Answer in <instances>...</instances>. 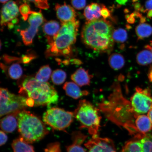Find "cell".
Masks as SVG:
<instances>
[{
	"instance_id": "obj_28",
	"label": "cell",
	"mask_w": 152,
	"mask_h": 152,
	"mask_svg": "<svg viewBox=\"0 0 152 152\" xmlns=\"http://www.w3.org/2000/svg\"><path fill=\"white\" fill-rule=\"evenodd\" d=\"M66 75V72L62 69H58L53 72L51 79L53 83L56 85H60L65 81Z\"/></svg>"
},
{
	"instance_id": "obj_16",
	"label": "cell",
	"mask_w": 152,
	"mask_h": 152,
	"mask_svg": "<svg viewBox=\"0 0 152 152\" xmlns=\"http://www.w3.org/2000/svg\"><path fill=\"white\" fill-rule=\"evenodd\" d=\"M92 77L88 71L82 68H79L71 76L72 80L80 86L90 85Z\"/></svg>"
},
{
	"instance_id": "obj_29",
	"label": "cell",
	"mask_w": 152,
	"mask_h": 152,
	"mask_svg": "<svg viewBox=\"0 0 152 152\" xmlns=\"http://www.w3.org/2000/svg\"><path fill=\"white\" fill-rule=\"evenodd\" d=\"M113 37L114 41L119 43L124 42L128 38L127 31L122 28H119L113 31Z\"/></svg>"
},
{
	"instance_id": "obj_20",
	"label": "cell",
	"mask_w": 152,
	"mask_h": 152,
	"mask_svg": "<svg viewBox=\"0 0 152 152\" xmlns=\"http://www.w3.org/2000/svg\"><path fill=\"white\" fill-rule=\"evenodd\" d=\"M135 125L139 132L142 134H147L152 129L151 120L145 115H138L136 120Z\"/></svg>"
},
{
	"instance_id": "obj_42",
	"label": "cell",
	"mask_w": 152,
	"mask_h": 152,
	"mask_svg": "<svg viewBox=\"0 0 152 152\" xmlns=\"http://www.w3.org/2000/svg\"><path fill=\"white\" fill-rule=\"evenodd\" d=\"M148 116L151 120V122L152 123V109L150 110L148 113Z\"/></svg>"
},
{
	"instance_id": "obj_23",
	"label": "cell",
	"mask_w": 152,
	"mask_h": 152,
	"mask_svg": "<svg viewBox=\"0 0 152 152\" xmlns=\"http://www.w3.org/2000/svg\"><path fill=\"white\" fill-rule=\"evenodd\" d=\"M108 61L110 67L116 70L121 69L125 63L124 58L122 55L116 53L110 55Z\"/></svg>"
},
{
	"instance_id": "obj_3",
	"label": "cell",
	"mask_w": 152,
	"mask_h": 152,
	"mask_svg": "<svg viewBox=\"0 0 152 152\" xmlns=\"http://www.w3.org/2000/svg\"><path fill=\"white\" fill-rule=\"evenodd\" d=\"M79 26V21L76 19L62 23L58 34L48 42L45 56L47 58L71 57L73 54L72 46L76 42Z\"/></svg>"
},
{
	"instance_id": "obj_45",
	"label": "cell",
	"mask_w": 152,
	"mask_h": 152,
	"mask_svg": "<svg viewBox=\"0 0 152 152\" xmlns=\"http://www.w3.org/2000/svg\"><path fill=\"white\" fill-rule=\"evenodd\" d=\"M9 0H0L1 2L3 4H5L8 2Z\"/></svg>"
},
{
	"instance_id": "obj_30",
	"label": "cell",
	"mask_w": 152,
	"mask_h": 152,
	"mask_svg": "<svg viewBox=\"0 0 152 152\" xmlns=\"http://www.w3.org/2000/svg\"><path fill=\"white\" fill-rule=\"evenodd\" d=\"M144 152H152V134H146L140 138Z\"/></svg>"
},
{
	"instance_id": "obj_14",
	"label": "cell",
	"mask_w": 152,
	"mask_h": 152,
	"mask_svg": "<svg viewBox=\"0 0 152 152\" xmlns=\"http://www.w3.org/2000/svg\"><path fill=\"white\" fill-rule=\"evenodd\" d=\"M20 112L9 114L1 120V127L5 132H12L18 125V115Z\"/></svg>"
},
{
	"instance_id": "obj_21",
	"label": "cell",
	"mask_w": 152,
	"mask_h": 152,
	"mask_svg": "<svg viewBox=\"0 0 152 152\" xmlns=\"http://www.w3.org/2000/svg\"><path fill=\"white\" fill-rule=\"evenodd\" d=\"M102 7L96 3H91L86 7L84 15L87 21L99 19L101 16L100 12Z\"/></svg>"
},
{
	"instance_id": "obj_44",
	"label": "cell",
	"mask_w": 152,
	"mask_h": 152,
	"mask_svg": "<svg viewBox=\"0 0 152 152\" xmlns=\"http://www.w3.org/2000/svg\"><path fill=\"white\" fill-rule=\"evenodd\" d=\"M146 49H149L151 51V52L152 53V44H151V45H146L145 47Z\"/></svg>"
},
{
	"instance_id": "obj_46",
	"label": "cell",
	"mask_w": 152,
	"mask_h": 152,
	"mask_svg": "<svg viewBox=\"0 0 152 152\" xmlns=\"http://www.w3.org/2000/svg\"><path fill=\"white\" fill-rule=\"evenodd\" d=\"M151 43L152 44V41H151Z\"/></svg>"
},
{
	"instance_id": "obj_41",
	"label": "cell",
	"mask_w": 152,
	"mask_h": 152,
	"mask_svg": "<svg viewBox=\"0 0 152 152\" xmlns=\"http://www.w3.org/2000/svg\"><path fill=\"white\" fill-rule=\"evenodd\" d=\"M148 78L150 82H152V68L150 70L149 74H148Z\"/></svg>"
},
{
	"instance_id": "obj_26",
	"label": "cell",
	"mask_w": 152,
	"mask_h": 152,
	"mask_svg": "<svg viewBox=\"0 0 152 152\" xmlns=\"http://www.w3.org/2000/svg\"><path fill=\"white\" fill-rule=\"evenodd\" d=\"M52 70L48 65L44 66L40 68L35 75V78L37 80L41 82L46 83L50 78Z\"/></svg>"
},
{
	"instance_id": "obj_6",
	"label": "cell",
	"mask_w": 152,
	"mask_h": 152,
	"mask_svg": "<svg viewBox=\"0 0 152 152\" xmlns=\"http://www.w3.org/2000/svg\"><path fill=\"white\" fill-rule=\"evenodd\" d=\"M99 110L88 101L81 100L73 113L74 117L80 123V128L87 129L92 137L98 136L101 119Z\"/></svg>"
},
{
	"instance_id": "obj_11",
	"label": "cell",
	"mask_w": 152,
	"mask_h": 152,
	"mask_svg": "<svg viewBox=\"0 0 152 152\" xmlns=\"http://www.w3.org/2000/svg\"><path fill=\"white\" fill-rule=\"evenodd\" d=\"M19 8L16 2L13 1L7 2L3 6L1 10V28L7 26L12 28L18 21Z\"/></svg>"
},
{
	"instance_id": "obj_13",
	"label": "cell",
	"mask_w": 152,
	"mask_h": 152,
	"mask_svg": "<svg viewBox=\"0 0 152 152\" xmlns=\"http://www.w3.org/2000/svg\"><path fill=\"white\" fill-rule=\"evenodd\" d=\"M57 18L61 23L75 20L76 13L71 6L66 3L63 4H57L55 7Z\"/></svg>"
},
{
	"instance_id": "obj_9",
	"label": "cell",
	"mask_w": 152,
	"mask_h": 152,
	"mask_svg": "<svg viewBox=\"0 0 152 152\" xmlns=\"http://www.w3.org/2000/svg\"><path fill=\"white\" fill-rule=\"evenodd\" d=\"M130 102L134 111L138 115L148 113L152 109V97L149 89L136 87Z\"/></svg>"
},
{
	"instance_id": "obj_33",
	"label": "cell",
	"mask_w": 152,
	"mask_h": 152,
	"mask_svg": "<svg viewBox=\"0 0 152 152\" xmlns=\"http://www.w3.org/2000/svg\"><path fill=\"white\" fill-rule=\"evenodd\" d=\"M71 3L74 8L81 10L86 5V0H72Z\"/></svg>"
},
{
	"instance_id": "obj_15",
	"label": "cell",
	"mask_w": 152,
	"mask_h": 152,
	"mask_svg": "<svg viewBox=\"0 0 152 152\" xmlns=\"http://www.w3.org/2000/svg\"><path fill=\"white\" fill-rule=\"evenodd\" d=\"M87 137V136L79 131L73 132L72 137L73 143L66 147L67 152H87L82 144Z\"/></svg>"
},
{
	"instance_id": "obj_2",
	"label": "cell",
	"mask_w": 152,
	"mask_h": 152,
	"mask_svg": "<svg viewBox=\"0 0 152 152\" xmlns=\"http://www.w3.org/2000/svg\"><path fill=\"white\" fill-rule=\"evenodd\" d=\"M113 26L105 19L87 21L83 28L82 39L86 45L99 52L109 53L114 45Z\"/></svg>"
},
{
	"instance_id": "obj_37",
	"label": "cell",
	"mask_w": 152,
	"mask_h": 152,
	"mask_svg": "<svg viewBox=\"0 0 152 152\" xmlns=\"http://www.w3.org/2000/svg\"><path fill=\"white\" fill-rule=\"evenodd\" d=\"M145 9L144 12H147L149 10H152V0H148L146 1L145 5Z\"/></svg>"
},
{
	"instance_id": "obj_17",
	"label": "cell",
	"mask_w": 152,
	"mask_h": 152,
	"mask_svg": "<svg viewBox=\"0 0 152 152\" xmlns=\"http://www.w3.org/2000/svg\"><path fill=\"white\" fill-rule=\"evenodd\" d=\"M63 89L67 96L77 99L83 96L88 95L89 93L87 91H82L76 83L72 82H66L64 84Z\"/></svg>"
},
{
	"instance_id": "obj_39",
	"label": "cell",
	"mask_w": 152,
	"mask_h": 152,
	"mask_svg": "<svg viewBox=\"0 0 152 152\" xmlns=\"http://www.w3.org/2000/svg\"><path fill=\"white\" fill-rule=\"evenodd\" d=\"M134 14L131 15L130 16L127 18V21L130 23H133L135 22V18H134Z\"/></svg>"
},
{
	"instance_id": "obj_24",
	"label": "cell",
	"mask_w": 152,
	"mask_h": 152,
	"mask_svg": "<svg viewBox=\"0 0 152 152\" xmlns=\"http://www.w3.org/2000/svg\"><path fill=\"white\" fill-rule=\"evenodd\" d=\"M136 33L138 39H142L151 36L152 34V27L145 23L139 24L136 28Z\"/></svg>"
},
{
	"instance_id": "obj_22",
	"label": "cell",
	"mask_w": 152,
	"mask_h": 152,
	"mask_svg": "<svg viewBox=\"0 0 152 152\" xmlns=\"http://www.w3.org/2000/svg\"><path fill=\"white\" fill-rule=\"evenodd\" d=\"M12 147L14 152H35L33 146L20 137L13 141Z\"/></svg>"
},
{
	"instance_id": "obj_8",
	"label": "cell",
	"mask_w": 152,
	"mask_h": 152,
	"mask_svg": "<svg viewBox=\"0 0 152 152\" xmlns=\"http://www.w3.org/2000/svg\"><path fill=\"white\" fill-rule=\"evenodd\" d=\"M74 113L58 107H52L44 114L43 121L56 130H64L73 121Z\"/></svg>"
},
{
	"instance_id": "obj_25",
	"label": "cell",
	"mask_w": 152,
	"mask_h": 152,
	"mask_svg": "<svg viewBox=\"0 0 152 152\" xmlns=\"http://www.w3.org/2000/svg\"><path fill=\"white\" fill-rule=\"evenodd\" d=\"M136 61L140 65L145 66L152 63V53L149 49H146L140 51L136 56Z\"/></svg>"
},
{
	"instance_id": "obj_40",
	"label": "cell",
	"mask_w": 152,
	"mask_h": 152,
	"mask_svg": "<svg viewBox=\"0 0 152 152\" xmlns=\"http://www.w3.org/2000/svg\"><path fill=\"white\" fill-rule=\"evenodd\" d=\"M129 0H115L117 3L121 5H124L127 3Z\"/></svg>"
},
{
	"instance_id": "obj_12",
	"label": "cell",
	"mask_w": 152,
	"mask_h": 152,
	"mask_svg": "<svg viewBox=\"0 0 152 152\" xmlns=\"http://www.w3.org/2000/svg\"><path fill=\"white\" fill-rule=\"evenodd\" d=\"M84 145L89 152H117L113 140L98 136L92 137Z\"/></svg>"
},
{
	"instance_id": "obj_19",
	"label": "cell",
	"mask_w": 152,
	"mask_h": 152,
	"mask_svg": "<svg viewBox=\"0 0 152 152\" xmlns=\"http://www.w3.org/2000/svg\"><path fill=\"white\" fill-rule=\"evenodd\" d=\"M144 134L134 136L132 140L127 142L121 152H144L140 138Z\"/></svg>"
},
{
	"instance_id": "obj_4",
	"label": "cell",
	"mask_w": 152,
	"mask_h": 152,
	"mask_svg": "<svg viewBox=\"0 0 152 152\" xmlns=\"http://www.w3.org/2000/svg\"><path fill=\"white\" fill-rule=\"evenodd\" d=\"M20 81L19 93L33 99L34 106H49L58 102V93L49 83L41 82L31 77H25Z\"/></svg>"
},
{
	"instance_id": "obj_35",
	"label": "cell",
	"mask_w": 152,
	"mask_h": 152,
	"mask_svg": "<svg viewBox=\"0 0 152 152\" xmlns=\"http://www.w3.org/2000/svg\"><path fill=\"white\" fill-rule=\"evenodd\" d=\"M100 13L101 16L104 19L109 18L110 16V11L104 6L102 7Z\"/></svg>"
},
{
	"instance_id": "obj_31",
	"label": "cell",
	"mask_w": 152,
	"mask_h": 152,
	"mask_svg": "<svg viewBox=\"0 0 152 152\" xmlns=\"http://www.w3.org/2000/svg\"><path fill=\"white\" fill-rule=\"evenodd\" d=\"M19 11L24 21L28 20V17L32 12L29 6L27 4L24 3L19 7Z\"/></svg>"
},
{
	"instance_id": "obj_36",
	"label": "cell",
	"mask_w": 152,
	"mask_h": 152,
	"mask_svg": "<svg viewBox=\"0 0 152 152\" xmlns=\"http://www.w3.org/2000/svg\"><path fill=\"white\" fill-rule=\"evenodd\" d=\"M0 136H1L0 145H1V146H2L4 145L7 142V137L5 132L2 131H1V132H0Z\"/></svg>"
},
{
	"instance_id": "obj_5",
	"label": "cell",
	"mask_w": 152,
	"mask_h": 152,
	"mask_svg": "<svg viewBox=\"0 0 152 152\" xmlns=\"http://www.w3.org/2000/svg\"><path fill=\"white\" fill-rule=\"evenodd\" d=\"M18 121L20 137L28 143L39 141L49 132L39 118L25 110L19 113Z\"/></svg>"
},
{
	"instance_id": "obj_1",
	"label": "cell",
	"mask_w": 152,
	"mask_h": 152,
	"mask_svg": "<svg viewBox=\"0 0 152 152\" xmlns=\"http://www.w3.org/2000/svg\"><path fill=\"white\" fill-rule=\"evenodd\" d=\"M107 100L99 104V109L107 118L115 124L126 129L132 135L140 133L136 128L135 121L138 114L134 111L131 102L123 96L118 83L115 82Z\"/></svg>"
},
{
	"instance_id": "obj_34",
	"label": "cell",
	"mask_w": 152,
	"mask_h": 152,
	"mask_svg": "<svg viewBox=\"0 0 152 152\" xmlns=\"http://www.w3.org/2000/svg\"><path fill=\"white\" fill-rule=\"evenodd\" d=\"M45 152H60L59 144L56 142L50 144L45 150Z\"/></svg>"
},
{
	"instance_id": "obj_32",
	"label": "cell",
	"mask_w": 152,
	"mask_h": 152,
	"mask_svg": "<svg viewBox=\"0 0 152 152\" xmlns=\"http://www.w3.org/2000/svg\"><path fill=\"white\" fill-rule=\"evenodd\" d=\"M34 4L36 7L43 10L49 8V5L48 0H26Z\"/></svg>"
},
{
	"instance_id": "obj_38",
	"label": "cell",
	"mask_w": 152,
	"mask_h": 152,
	"mask_svg": "<svg viewBox=\"0 0 152 152\" xmlns=\"http://www.w3.org/2000/svg\"><path fill=\"white\" fill-rule=\"evenodd\" d=\"M34 58V56H30V55L26 56L23 57L22 59V62L24 64L28 63V62L31 61V60L33 59Z\"/></svg>"
},
{
	"instance_id": "obj_27",
	"label": "cell",
	"mask_w": 152,
	"mask_h": 152,
	"mask_svg": "<svg viewBox=\"0 0 152 152\" xmlns=\"http://www.w3.org/2000/svg\"><path fill=\"white\" fill-rule=\"evenodd\" d=\"M23 72L21 66L17 63L12 64L9 66L8 69L9 77L14 80L20 79L23 75Z\"/></svg>"
},
{
	"instance_id": "obj_43",
	"label": "cell",
	"mask_w": 152,
	"mask_h": 152,
	"mask_svg": "<svg viewBox=\"0 0 152 152\" xmlns=\"http://www.w3.org/2000/svg\"><path fill=\"white\" fill-rule=\"evenodd\" d=\"M147 17L150 18H152V10L148 11Z\"/></svg>"
},
{
	"instance_id": "obj_10",
	"label": "cell",
	"mask_w": 152,
	"mask_h": 152,
	"mask_svg": "<svg viewBox=\"0 0 152 152\" xmlns=\"http://www.w3.org/2000/svg\"><path fill=\"white\" fill-rule=\"evenodd\" d=\"M29 26L26 29L20 30V33L25 45H29L33 42L39 26L44 21V18L41 12L32 11L28 17Z\"/></svg>"
},
{
	"instance_id": "obj_7",
	"label": "cell",
	"mask_w": 152,
	"mask_h": 152,
	"mask_svg": "<svg viewBox=\"0 0 152 152\" xmlns=\"http://www.w3.org/2000/svg\"><path fill=\"white\" fill-rule=\"evenodd\" d=\"M0 98V115H5L20 112L27 107V98L23 96L11 94L6 88H1Z\"/></svg>"
},
{
	"instance_id": "obj_18",
	"label": "cell",
	"mask_w": 152,
	"mask_h": 152,
	"mask_svg": "<svg viewBox=\"0 0 152 152\" xmlns=\"http://www.w3.org/2000/svg\"><path fill=\"white\" fill-rule=\"evenodd\" d=\"M61 28L60 25L56 20H50L43 25V30L47 38V42L52 40L58 34Z\"/></svg>"
}]
</instances>
